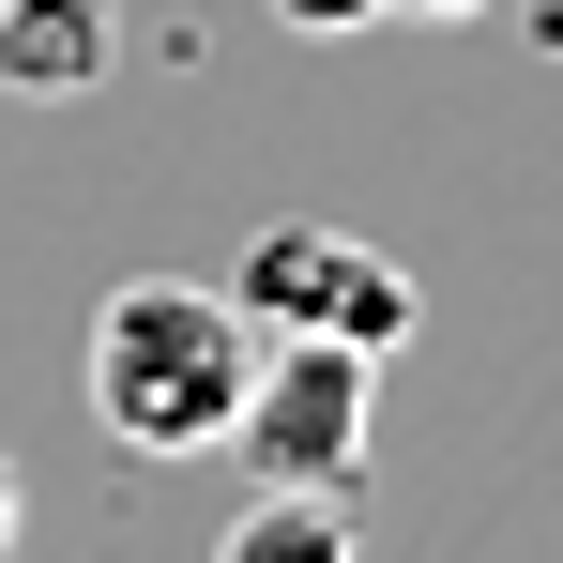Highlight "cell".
<instances>
[{"mask_svg": "<svg viewBox=\"0 0 563 563\" xmlns=\"http://www.w3.org/2000/svg\"><path fill=\"white\" fill-rule=\"evenodd\" d=\"M122 62V0H0V92H92Z\"/></svg>", "mask_w": 563, "mask_h": 563, "instance_id": "cell-4", "label": "cell"}, {"mask_svg": "<svg viewBox=\"0 0 563 563\" xmlns=\"http://www.w3.org/2000/svg\"><path fill=\"white\" fill-rule=\"evenodd\" d=\"M229 442L260 457V487H351L380 442V351H335V335H275L244 366V411Z\"/></svg>", "mask_w": 563, "mask_h": 563, "instance_id": "cell-2", "label": "cell"}, {"mask_svg": "<svg viewBox=\"0 0 563 563\" xmlns=\"http://www.w3.org/2000/svg\"><path fill=\"white\" fill-rule=\"evenodd\" d=\"M213 563H351V487H260Z\"/></svg>", "mask_w": 563, "mask_h": 563, "instance_id": "cell-5", "label": "cell"}, {"mask_svg": "<svg viewBox=\"0 0 563 563\" xmlns=\"http://www.w3.org/2000/svg\"><path fill=\"white\" fill-rule=\"evenodd\" d=\"M380 15H487V0H380Z\"/></svg>", "mask_w": 563, "mask_h": 563, "instance_id": "cell-8", "label": "cell"}, {"mask_svg": "<svg viewBox=\"0 0 563 563\" xmlns=\"http://www.w3.org/2000/svg\"><path fill=\"white\" fill-rule=\"evenodd\" d=\"M244 366H260V320H244L213 275H122L92 305V335H77V396H92L107 442H137V457L229 442Z\"/></svg>", "mask_w": 563, "mask_h": 563, "instance_id": "cell-1", "label": "cell"}, {"mask_svg": "<svg viewBox=\"0 0 563 563\" xmlns=\"http://www.w3.org/2000/svg\"><path fill=\"white\" fill-rule=\"evenodd\" d=\"M289 31H351V15H380V0H275Z\"/></svg>", "mask_w": 563, "mask_h": 563, "instance_id": "cell-6", "label": "cell"}, {"mask_svg": "<svg viewBox=\"0 0 563 563\" xmlns=\"http://www.w3.org/2000/svg\"><path fill=\"white\" fill-rule=\"evenodd\" d=\"M229 305L260 335H335V351H411V320H427V289L396 275L366 229H260Z\"/></svg>", "mask_w": 563, "mask_h": 563, "instance_id": "cell-3", "label": "cell"}, {"mask_svg": "<svg viewBox=\"0 0 563 563\" xmlns=\"http://www.w3.org/2000/svg\"><path fill=\"white\" fill-rule=\"evenodd\" d=\"M15 533H31V487H15V457H0V549H15Z\"/></svg>", "mask_w": 563, "mask_h": 563, "instance_id": "cell-7", "label": "cell"}]
</instances>
